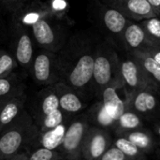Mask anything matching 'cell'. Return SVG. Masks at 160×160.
I'll use <instances>...</instances> for the list:
<instances>
[{
	"label": "cell",
	"instance_id": "cell-26",
	"mask_svg": "<svg viewBox=\"0 0 160 160\" xmlns=\"http://www.w3.org/2000/svg\"><path fill=\"white\" fill-rule=\"evenodd\" d=\"M120 151H122L130 160H144L145 153L142 152L138 146L123 136H118L113 142V144Z\"/></svg>",
	"mask_w": 160,
	"mask_h": 160
},
{
	"label": "cell",
	"instance_id": "cell-29",
	"mask_svg": "<svg viewBox=\"0 0 160 160\" xmlns=\"http://www.w3.org/2000/svg\"><path fill=\"white\" fill-rule=\"evenodd\" d=\"M62 157L56 150H52L41 145L37 146L31 153H28V160H61Z\"/></svg>",
	"mask_w": 160,
	"mask_h": 160
},
{
	"label": "cell",
	"instance_id": "cell-2",
	"mask_svg": "<svg viewBox=\"0 0 160 160\" xmlns=\"http://www.w3.org/2000/svg\"><path fill=\"white\" fill-rule=\"evenodd\" d=\"M40 130L25 111L10 127L0 132V159L6 160L39 145Z\"/></svg>",
	"mask_w": 160,
	"mask_h": 160
},
{
	"label": "cell",
	"instance_id": "cell-23",
	"mask_svg": "<svg viewBox=\"0 0 160 160\" xmlns=\"http://www.w3.org/2000/svg\"><path fill=\"white\" fill-rule=\"evenodd\" d=\"M122 136L133 142L145 154L151 152L155 148V140L152 134L143 128L127 132Z\"/></svg>",
	"mask_w": 160,
	"mask_h": 160
},
{
	"label": "cell",
	"instance_id": "cell-36",
	"mask_svg": "<svg viewBox=\"0 0 160 160\" xmlns=\"http://www.w3.org/2000/svg\"><path fill=\"white\" fill-rule=\"evenodd\" d=\"M8 98H0V107L4 104V102L6 101V100H8Z\"/></svg>",
	"mask_w": 160,
	"mask_h": 160
},
{
	"label": "cell",
	"instance_id": "cell-4",
	"mask_svg": "<svg viewBox=\"0 0 160 160\" xmlns=\"http://www.w3.org/2000/svg\"><path fill=\"white\" fill-rule=\"evenodd\" d=\"M32 38L39 49L59 52L68 41L67 30L55 19H42L30 28Z\"/></svg>",
	"mask_w": 160,
	"mask_h": 160
},
{
	"label": "cell",
	"instance_id": "cell-10",
	"mask_svg": "<svg viewBox=\"0 0 160 160\" xmlns=\"http://www.w3.org/2000/svg\"><path fill=\"white\" fill-rule=\"evenodd\" d=\"M98 17L101 27L110 37V41L120 43L122 34L130 21L118 9L105 3L98 5Z\"/></svg>",
	"mask_w": 160,
	"mask_h": 160
},
{
	"label": "cell",
	"instance_id": "cell-31",
	"mask_svg": "<svg viewBox=\"0 0 160 160\" xmlns=\"http://www.w3.org/2000/svg\"><path fill=\"white\" fill-rule=\"evenodd\" d=\"M28 0H2L6 8L12 13L16 11L18 8H20Z\"/></svg>",
	"mask_w": 160,
	"mask_h": 160
},
{
	"label": "cell",
	"instance_id": "cell-5",
	"mask_svg": "<svg viewBox=\"0 0 160 160\" xmlns=\"http://www.w3.org/2000/svg\"><path fill=\"white\" fill-rule=\"evenodd\" d=\"M89 126L87 114H80L68 121L62 143L57 150L62 159L80 160L82 158V143Z\"/></svg>",
	"mask_w": 160,
	"mask_h": 160
},
{
	"label": "cell",
	"instance_id": "cell-22",
	"mask_svg": "<svg viewBox=\"0 0 160 160\" xmlns=\"http://www.w3.org/2000/svg\"><path fill=\"white\" fill-rule=\"evenodd\" d=\"M89 123L92 122L94 126L109 129V128H114L116 121L113 120L106 112L101 100L96 102L91 109L89 110V112L87 114Z\"/></svg>",
	"mask_w": 160,
	"mask_h": 160
},
{
	"label": "cell",
	"instance_id": "cell-13",
	"mask_svg": "<svg viewBox=\"0 0 160 160\" xmlns=\"http://www.w3.org/2000/svg\"><path fill=\"white\" fill-rule=\"evenodd\" d=\"M123 91L125 89L119 80L104 88L99 97L106 112L115 121L128 109V96L120 95Z\"/></svg>",
	"mask_w": 160,
	"mask_h": 160
},
{
	"label": "cell",
	"instance_id": "cell-37",
	"mask_svg": "<svg viewBox=\"0 0 160 160\" xmlns=\"http://www.w3.org/2000/svg\"><path fill=\"white\" fill-rule=\"evenodd\" d=\"M0 160H1V159H0Z\"/></svg>",
	"mask_w": 160,
	"mask_h": 160
},
{
	"label": "cell",
	"instance_id": "cell-9",
	"mask_svg": "<svg viewBox=\"0 0 160 160\" xmlns=\"http://www.w3.org/2000/svg\"><path fill=\"white\" fill-rule=\"evenodd\" d=\"M13 55L18 66L29 73L35 55L33 38L29 34L28 28L18 22L14 23L13 28Z\"/></svg>",
	"mask_w": 160,
	"mask_h": 160
},
{
	"label": "cell",
	"instance_id": "cell-30",
	"mask_svg": "<svg viewBox=\"0 0 160 160\" xmlns=\"http://www.w3.org/2000/svg\"><path fill=\"white\" fill-rule=\"evenodd\" d=\"M99 160H130L122 151L114 145H112L102 155Z\"/></svg>",
	"mask_w": 160,
	"mask_h": 160
},
{
	"label": "cell",
	"instance_id": "cell-20",
	"mask_svg": "<svg viewBox=\"0 0 160 160\" xmlns=\"http://www.w3.org/2000/svg\"><path fill=\"white\" fill-rule=\"evenodd\" d=\"M142 128V116L137 112L128 108L116 120L114 130L117 136H122L127 132Z\"/></svg>",
	"mask_w": 160,
	"mask_h": 160
},
{
	"label": "cell",
	"instance_id": "cell-3",
	"mask_svg": "<svg viewBox=\"0 0 160 160\" xmlns=\"http://www.w3.org/2000/svg\"><path fill=\"white\" fill-rule=\"evenodd\" d=\"M120 56L110 40L97 43L92 90L100 97L104 88L120 80Z\"/></svg>",
	"mask_w": 160,
	"mask_h": 160
},
{
	"label": "cell",
	"instance_id": "cell-28",
	"mask_svg": "<svg viewBox=\"0 0 160 160\" xmlns=\"http://www.w3.org/2000/svg\"><path fill=\"white\" fill-rule=\"evenodd\" d=\"M18 63L12 53L8 51L0 50V78L13 73Z\"/></svg>",
	"mask_w": 160,
	"mask_h": 160
},
{
	"label": "cell",
	"instance_id": "cell-18",
	"mask_svg": "<svg viewBox=\"0 0 160 160\" xmlns=\"http://www.w3.org/2000/svg\"><path fill=\"white\" fill-rule=\"evenodd\" d=\"M25 94L8 98L0 107V132L13 125L25 112Z\"/></svg>",
	"mask_w": 160,
	"mask_h": 160
},
{
	"label": "cell",
	"instance_id": "cell-21",
	"mask_svg": "<svg viewBox=\"0 0 160 160\" xmlns=\"http://www.w3.org/2000/svg\"><path fill=\"white\" fill-rule=\"evenodd\" d=\"M24 84L18 74L11 73L0 78V98H10L24 94Z\"/></svg>",
	"mask_w": 160,
	"mask_h": 160
},
{
	"label": "cell",
	"instance_id": "cell-15",
	"mask_svg": "<svg viewBox=\"0 0 160 160\" xmlns=\"http://www.w3.org/2000/svg\"><path fill=\"white\" fill-rule=\"evenodd\" d=\"M157 89L147 88L137 91L128 97V108L131 109L139 115H147L157 111L159 98Z\"/></svg>",
	"mask_w": 160,
	"mask_h": 160
},
{
	"label": "cell",
	"instance_id": "cell-19",
	"mask_svg": "<svg viewBox=\"0 0 160 160\" xmlns=\"http://www.w3.org/2000/svg\"><path fill=\"white\" fill-rule=\"evenodd\" d=\"M131 54L140 64L141 68L151 81V82L160 89V65L144 52H135Z\"/></svg>",
	"mask_w": 160,
	"mask_h": 160
},
{
	"label": "cell",
	"instance_id": "cell-14",
	"mask_svg": "<svg viewBox=\"0 0 160 160\" xmlns=\"http://www.w3.org/2000/svg\"><path fill=\"white\" fill-rule=\"evenodd\" d=\"M58 98H59V108L67 114L73 115L81 112L85 107L84 102L81 94L67 85L63 82H58L52 84Z\"/></svg>",
	"mask_w": 160,
	"mask_h": 160
},
{
	"label": "cell",
	"instance_id": "cell-6",
	"mask_svg": "<svg viewBox=\"0 0 160 160\" xmlns=\"http://www.w3.org/2000/svg\"><path fill=\"white\" fill-rule=\"evenodd\" d=\"M120 80L128 97L142 89L159 90L148 79L138 61L129 53L120 58Z\"/></svg>",
	"mask_w": 160,
	"mask_h": 160
},
{
	"label": "cell",
	"instance_id": "cell-11",
	"mask_svg": "<svg viewBox=\"0 0 160 160\" xmlns=\"http://www.w3.org/2000/svg\"><path fill=\"white\" fill-rule=\"evenodd\" d=\"M103 3L118 9L129 21L136 22L157 16L148 0H103Z\"/></svg>",
	"mask_w": 160,
	"mask_h": 160
},
{
	"label": "cell",
	"instance_id": "cell-16",
	"mask_svg": "<svg viewBox=\"0 0 160 160\" xmlns=\"http://www.w3.org/2000/svg\"><path fill=\"white\" fill-rule=\"evenodd\" d=\"M120 44L128 53L142 52L146 48L151 47L141 23L132 21H130L125 28L121 37Z\"/></svg>",
	"mask_w": 160,
	"mask_h": 160
},
{
	"label": "cell",
	"instance_id": "cell-32",
	"mask_svg": "<svg viewBox=\"0 0 160 160\" xmlns=\"http://www.w3.org/2000/svg\"><path fill=\"white\" fill-rule=\"evenodd\" d=\"M147 53L149 56H151L157 63L160 65V47H149L145 50L142 51Z\"/></svg>",
	"mask_w": 160,
	"mask_h": 160
},
{
	"label": "cell",
	"instance_id": "cell-34",
	"mask_svg": "<svg viewBox=\"0 0 160 160\" xmlns=\"http://www.w3.org/2000/svg\"><path fill=\"white\" fill-rule=\"evenodd\" d=\"M6 160H28V154L27 153H21L18 155H15L9 158Z\"/></svg>",
	"mask_w": 160,
	"mask_h": 160
},
{
	"label": "cell",
	"instance_id": "cell-24",
	"mask_svg": "<svg viewBox=\"0 0 160 160\" xmlns=\"http://www.w3.org/2000/svg\"><path fill=\"white\" fill-rule=\"evenodd\" d=\"M69 116L67 113H65L60 108L53 111L52 112L43 116L40 120H38L37 123H35L38 128H39L40 132H47L52 129H54L58 128L61 125L67 124L68 120H69Z\"/></svg>",
	"mask_w": 160,
	"mask_h": 160
},
{
	"label": "cell",
	"instance_id": "cell-1",
	"mask_svg": "<svg viewBox=\"0 0 160 160\" xmlns=\"http://www.w3.org/2000/svg\"><path fill=\"white\" fill-rule=\"evenodd\" d=\"M96 46L97 43L89 37L77 34L69 38L57 52L60 82L82 96L92 89Z\"/></svg>",
	"mask_w": 160,
	"mask_h": 160
},
{
	"label": "cell",
	"instance_id": "cell-8",
	"mask_svg": "<svg viewBox=\"0 0 160 160\" xmlns=\"http://www.w3.org/2000/svg\"><path fill=\"white\" fill-rule=\"evenodd\" d=\"M112 138L107 129L89 126L82 148V157L84 160H99L112 144Z\"/></svg>",
	"mask_w": 160,
	"mask_h": 160
},
{
	"label": "cell",
	"instance_id": "cell-35",
	"mask_svg": "<svg viewBox=\"0 0 160 160\" xmlns=\"http://www.w3.org/2000/svg\"><path fill=\"white\" fill-rule=\"evenodd\" d=\"M156 132H157L158 136L159 137V139H160V124L159 125H158V126L156 127Z\"/></svg>",
	"mask_w": 160,
	"mask_h": 160
},
{
	"label": "cell",
	"instance_id": "cell-7",
	"mask_svg": "<svg viewBox=\"0 0 160 160\" xmlns=\"http://www.w3.org/2000/svg\"><path fill=\"white\" fill-rule=\"evenodd\" d=\"M29 73L35 82L39 85L48 86L60 82L57 53L40 49L34 55Z\"/></svg>",
	"mask_w": 160,
	"mask_h": 160
},
{
	"label": "cell",
	"instance_id": "cell-12",
	"mask_svg": "<svg viewBox=\"0 0 160 160\" xmlns=\"http://www.w3.org/2000/svg\"><path fill=\"white\" fill-rule=\"evenodd\" d=\"M15 22L21 23L26 28L42 19H53L47 2L40 0H31L25 2L20 8L13 12Z\"/></svg>",
	"mask_w": 160,
	"mask_h": 160
},
{
	"label": "cell",
	"instance_id": "cell-25",
	"mask_svg": "<svg viewBox=\"0 0 160 160\" xmlns=\"http://www.w3.org/2000/svg\"><path fill=\"white\" fill-rule=\"evenodd\" d=\"M151 47H160V17L155 16L140 22Z\"/></svg>",
	"mask_w": 160,
	"mask_h": 160
},
{
	"label": "cell",
	"instance_id": "cell-33",
	"mask_svg": "<svg viewBox=\"0 0 160 160\" xmlns=\"http://www.w3.org/2000/svg\"><path fill=\"white\" fill-rule=\"evenodd\" d=\"M157 16L160 17V0H148Z\"/></svg>",
	"mask_w": 160,
	"mask_h": 160
},
{
	"label": "cell",
	"instance_id": "cell-27",
	"mask_svg": "<svg viewBox=\"0 0 160 160\" xmlns=\"http://www.w3.org/2000/svg\"><path fill=\"white\" fill-rule=\"evenodd\" d=\"M47 5L53 19L57 21L68 22V10L69 5L68 0H48Z\"/></svg>",
	"mask_w": 160,
	"mask_h": 160
},
{
	"label": "cell",
	"instance_id": "cell-17",
	"mask_svg": "<svg viewBox=\"0 0 160 160\" xmlns=\"http://www.w3.org/2000/svg\"><path fill=\"white\" fill-rule=\"evenodd\" d=\"M59 109V98L52 85L45 86L40 90L34 101L33 120L37 123L43 116Z\"/></svg>",
	"mask_w": 160,
	"mask_h": 160
}]
</instances>
